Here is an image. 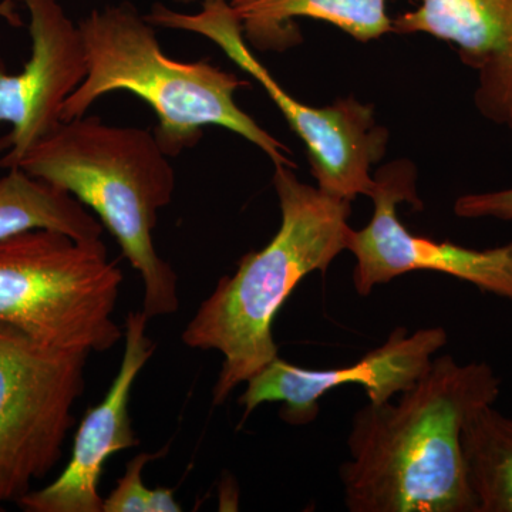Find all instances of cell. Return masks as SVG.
Listing matches in <instances>:
<instances>
[{"instance_id": "44dd1931", "label": "cell", "mask_w": 512, "mask_h": 512, "mask_svg": "<svg viewBox=\"0 0 512 512\" xmlns=\"http://www.w3.org/2000/svg\"><path fill=\"white\" fill-rule=\"evenodd\" d=\"M505 124H508V126H510L512 128V110H511L510 116H508L507 123H505Z\"/></svg>"}, {"instance_id": "e0dca14e", "label": "cell", "mask_w": 512, "mask_h": 512, "mask_svg": "<svg viewBox=\"0 0 512 512\" xmlns=\"http://www.w3.org/2000/svg\"><path fill=\"white\" fill-rule=\"evenodd\" d=\"M457 217L476 220V218H495L512 220V188L508 190L467 194L457 198L454 204Z\"/></svg>"}, {"instance_id": "277c9868", "label": "cell", "mask_w": 512, "mask_h": 512, "mask_svg": "<svg viewBox=\"0 0 512 512\" xmlns=\"http://www.w3.org/2000/svg\"><path fill=\"white\" fill-rule=\"evenodd\" d=\"M87 76L63 106L62 119L86 116L100 97L128 92L156 113L158 143L177 157L204 136V128L232 131L264 151L274 164L296 168L291 150L259 126L235 101L248 82L207 60L180 62L161 49L156 29L130 2L94 9L80 20Z\"/></svg>"}, {"instance_id": "52a82bcc", "label": "cell", "mask_w": 512, "mask_h": 512, "mask_svg": "<svg viewBox=\"0 0 512 512\" xmlns=\"http://www.w3.org/2000/svg\"><path fill=\"white\" fill-rule=\"evenodd\" d=\"M87 357L0 323V511L62 461Z\"/></svg>"}, {"instance_id": "8fae6325", "label": "cell", "mask_w": 512, "mask_h": 512, "mask_svg": "<svg viewBox=\"0 0 512 512\" xmlns=\"http://www.w3.org/2000/svg\"><path fill=\"white\" fill-rule=\"evenodd\" d=\"M148 316L130 312L123 329L124 353L119 373L103 402L87 410L74 436L69 464L53 483L30 490L16 504L26 512H103L99 491L104 464L114 454L137 447L140 440L131 423V389L156 352L147 335Z\"/></svg>"}, {"instance_id": "7a4b0ae2", "label": "cell", "mask_w": 512, "mask_h": 512, "mask_svg": "<svg viewBox=\"0 0 512 512\" xmlns=\"http://www.w3.org/2000/svg\"><path fill=\"white\" fill-rule=\"evenodd\" d=\"M274 167L281 207L275 237L239 259L237 271L218 281L181 335L188 348L217 350L224 359L212 389L214 406L279 357L276 315L305 276L326 274L348 251L352 202L303 183L289 165Z\"/></svg>"}, {"instance_id": "5b68a950", "label": "cell", "mask_w": 512, "mask_h": 512, "mask_svg": "<svg viewBox=\"0 0 512 512\" xmlns=\"http://www.w3.org/2000/svg\"><path fill=\"white\" fill-rule=\"evenodd\" d=\"M124 276L101 241L33 229L0 239V323L49 348L103 353L123 339L113 319Z\"/></svg>"}, {"instance_id": "9c48e42d", "label": "cell", "mask_w": 512, "mask_h": 512, "mask_svg": "<svg viewBox=\"0 0 512 512\" xmlns=\"http://www.w3.org/2000/svg\"><path fill=\"white\" fill-rule=\"evenodd\" d=\"M29 13L30 57L22 72H8L0 56V168H18L40 138L62 123L63 106L87 76L86 46L79 25L59 0H16Z\"/></svg>"}, {"instance_id": "2e32d148", "label": "cell", "mask_w": 512, "mask_h": 512, "mask_svg": "<svg viewBox=\"0 0 512 512\" xmlns=\"http://www.w3.org/2000/svg\"><path fill=\"white\" fill-rule=\"evenodd\" d=\"M167 448L158 453H138L126 466V473L117 481L116 488L103 500V512H148L151 491L143 483L147 464L165 456Z\"/></svg>"}, {"instance_id": "d6986e66", "label": "cell", "mask_w": 512, "mask_h": 512, "mask_svg": "<svg viewBox=\"0 0 512 512\" xmlns=\"http://www.w3.org/2000/svg\"><path fill=\"white\" fill-rule=\"evenodd\" d=\"M16 0H2L0 2V18L5 19L13 28L23 26V20L20 18L18 9H16Z\"/></svg>"}, {"instance_id": "ba28073f", "label": "cell", "mask_w": 512, "mask_h": 512, "mask_svg": "<svg viewBox=\"0 0 512 512\" xmlns=\"http://www.w3.org/2000/svg\"><path fill=\"white\" fill-rule=\"evenodd\" d=\"M373 215L352 229L348 251L356 258L353 285L360 296L410 272H440L468 282L481 292L512 302V241L491 249H471L414 235L400 221L402 202L423 207L416 192V170L406 161L384 165L375 175Z\"/></svg>"}, {"instance_id": "9a60e30c", "label": "cell", "mask_w": 512, "mask_h": 512, "mask_svg": "<svg viewBox=\"0 0 512 512\" xmlns=\"http://www.w3.org/2000/svg\"><path fill=\"white\" fill-rule=\"evenodd\" d=\"M464 461L477 512H512V419L485 406L464 426Z\"/></svg>"}, {"instance_id": "ac0fdd59", "label": "cell", "mask_w": 512, "mask_h": 512, "mask_svg": "<svg viewBox=\"0 0 512 512\" xmlns=\"http://www.w3.org/2000/svg\"><path fill=\"white\" fill-rule=\"evenodd\" d=\"M183 511L180 503L174 497V490L170 488H154L151 491L148 512H180Z\"/></svg>"}, {"instance_id": "3957f363", "label": "cell", "mask_w": 512, "mask_h": 512, "mask_svg": "<svg viewBox=\"0 0 512 512\" xmlns=\"http://www.w3.org/2000/svg\"><path fill=\"white\" fill-rule=\"evenodd\" d=\"M154 130L113 126L97 116L63 120L18 165L70 192L116 238L121 254L143 279L148 319L180 308L178 276L158 254V212L173 201L175 171Z\"/></svg>"}, {"instance_id": "30bf717a", "label": "cell", "mask_w": 512, "mask_h": 512, "mask_svg": "<svg viewBox=\"0 0 512 512\" xmlns=\"http://www.w3.org/2000/svg\"><path fill=\"white\" fill-rule=\"evenodd\" d=\"M441 326L409 333L399 326L379 348L363 356L355 365L339 369H305L276 357L247 382L238 399L244 409L242 421L259 406L279 403V417L291 426L311 424L319 414V400L336 387L359 384L372 404L390 402L417 383L429 370L434 357L447 345Z\"/></svg>"}, {"instance_id": "5bb4252c", "label": "cell", "mask_w": 512, "mask_h": 512, "mask_svg": "<svg viewBox=\"0 0 512 512\" xmlns=\"http://www.w3.org/2000/svg\"><path fill=\"white\" fill-rule=\"evenodd\" d=\"M0 177V239L33 229L62 232L77 241L103 237L99 218L90 214L70 192L23 171L9 168Z\"/></svg>"}, {"instance_id": "6da1fadb", "label": "cell", "mask_w": 512, "mask_h": 512, "mask_svg": "<svg viewBox=\"0 0 512 512\" xmlns=\"http://www.w3.org/2000/svg\"><path fill=\"white\" fill-rule=\"evenodd\" d=\"M501 379L484 362L436 356L399 402L353 416L349 460L339 468L350 512H477L464 461V426L494 406Z\"/></svg>"}, {"instance_id": "7c38bea8", "label": "cell", "mask_w": 512, "mask_h": 512, "mask_svg": "<svg viewBox=\"0 0 512 512\" xmlns=\"http://www.w3.org/2000/svg\"><path fill=\"white\" fill-rule=\"evenodd\" d=\"M400 35L424 33L457 46L478 70V109L505 123L512 110V0H420L393 20Z\"/></svg>"}, {"instance_id": "8992f818", "label": "cell", "mask_w": 512, "mask_h": 512, "mask_svg": "<svg viewBox=\"0 0 512 512\" xmlns=\"http://www.w3.org/2000/svg\"><path fill=\"white\" fill-rule=\"evenodd\" d=\"M144 16L154 28L184 30L211 40L256 80L305 144L319 190L349 202L372 195L376 185L372 165L382 160L389 143V133L376 123L372 106L353 97L326 107L296 100L259 62L227 0L204 3L194 15L156 3Z\"/></svg>"}, {"instance_id": "ffe728a7", "label": "cell", "mask_w": 512, "mask_h": 512, "mask_svg": "<svg viewBox=\"0 0 512 512\" xmlns=\"http://www.w3.org/2000/svg\"><path fill=\"white\" fill-rule=\"evenodd\" d=\"M174 2L181 3V5H192V3L204 5V3L212 2V0H174Z\"/></svg>"}, {"instance_id": "4fadbf2b", "label": "cell", "mask_w": 512, "mask_h": 512, "mask_svg": "<svg viewBox=\"0 0 512 512\" xmlns=\"http://www.w3.org/2000/svg\"><path fill=\"white\" fill-rule=\"evenodd\" d=\"M248 45L285 52L302 42L296 19L323 20L359 42L393 32L387 0H227Z\"/></svg>"}]
</instances>
